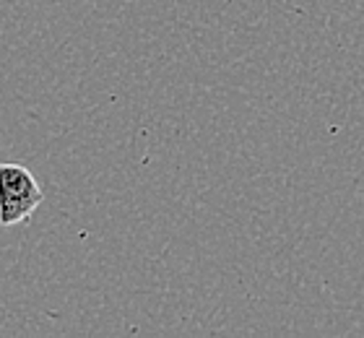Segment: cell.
<instances>
[{"label": "cell", "instance_id": "cell-1", "mask_svg": "<svg viewBox=\"0 0 364 338\" xmlns=\"http://www.w3.org/2000/svg\"><path fill=\"white\" fill-rule=\"evenodd\" d=\"M42 203H45V193L26 167L0 164V224H21Z\"/></svg>", "mask_w": 364, "mask_h": 338}]
</instances>
